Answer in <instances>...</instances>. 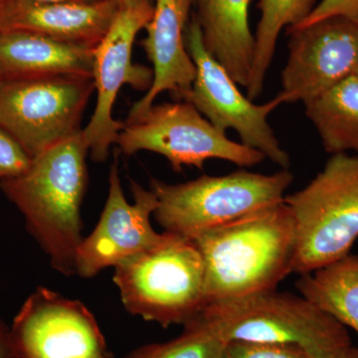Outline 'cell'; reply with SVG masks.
Wrapping results in <instances>:
<instances>
[{
    "mask_svg": "<svg viewBox=\"0 0 358 358\" xmlns=\"http://www.w3.org/2000/svg\"><path fill=\"white\" fill-rule=\"evenodd\" d=\"M334 358H358V348L355 346H350L345 352L339 353L338 357Z\"/></svg>",
    "mask_w": 358,
    "mask_h": 358,
    "instance_id": "obj_28",
    "label": "cell"
},
{
    "mask_svg": "<svg viewBox=\"0 0 358 358\" xmlns=\"http://www.w3.org/2000/svg\"><path fill=\"white\" fill-rule=\"evenodd\" d=\"M121 8L141 6H155V0H112Z\"/></svg>",
    "mask_w": 358,
    "mask_h": 358,
    "instance_id": "obj_26",
    "label": "cell"
},
{
    "mask_svg": "<svg viewBox=\"0 0 358 358\" xmlns=\"http://www.w3.org/2000/svg\"><path fill=\"white\" fill-rule=\"evenodd\" d=\"M134 202L129 203L122 192L119 166L110 167L109 194L100 220L90 236L83 239L76 254V274L92 278L101 271L159 246L169 233H157L150 223L157 206L152 190L131 180Z\"/></svg>",
    "mask_w": 358,
    "mask_h": 358,
    "instance_id": "obj_12",
    "label": "cell"
},
{
    "mask_svg": "<svg viewBox=\"0 0 358 358\" xmlns=\"http://www.w3.org/2000/svg\"><path fill=\"white\" fill-rule=\"evenodd\" d=\"M182 334L166 343L141 346L124 358H219L224 343L202 319L185 324Z\"/></svg>",
    "mask_w": 358,
    "mask_h": 358,
    "instance_id": "obj_21",
    "label": "cell"
},
{
    "mask_svg": "<svg viewBox=\"0 0 358 358\" xmlns=\"http://www.w3.org/2000/svg\"><path fill=\"white\" fill-rule=\"evenodd\" d=\"M195 20L205 49L227 71L235 83L247 88L253 67L255 35L249 24L251 0H194Z\"/></svg>",
    "mask_w": 358,
    "mask_h": 358,
    "instance_id": "obj_17",
    "label": "cell"
},
{
    "mask_svg": "<svg viewBox=\"0 0 358 358\" xmlns=\"http://www.w3.org/2000/svg\"><path fill=\"white\" fill-rule=\"evenodd\" d=\"M18 1L27 2V3H61V2H85L93 3L101 0H18Z\"/></svg>",
    "mask_w": 358,
    "mask_h": 358,
    "instance_id": "obj_27",
    "label": "cell"
},
{
    "mask_svg": "<svg viewBox=\"0 0 358 358\" xmlns=\"http://www.w3.org/2000/svg\"><path fill=\"white\" fill-rule=\"evenodd\" d=\"M31 162L20 143L0 128V179L21 176L29 169Z\"/></svg>",
    "mask_w": 358,
    "mask_h": 358,
    "instance_id": "obj_23",
    "label": "cell"
},
{
    "mask_svg": "<svg viewBox=\"0 0 358 358\" xmlns=\"http://www.w3.org/2000/svg\"><path fill=\"white\" fill-rule=\"evenodd\" d=\"M94 50L37 33L0 30V81L78 75L93 76Z\"/></svg>",
    "mask_w": 358,
    "mask_h": 358,
    "instance_id": "obj_16",
    "label": "cell"
},
{
    "mask_svg": "<svg viewBox=\"0 0 358 358\" xmlns=\"http://www.w3.org/2000/svg\"><path fill=\"white\" fill-rule=\"evenodd\" d=\"M193 2L155 0L152 20L145 27L147 36L141 43L152 62L154 81L145 95L134 103L127 119L145 113L164 92L180 100L192 89L196 67L186 48L185 32Z\"/></svg>",
    "mask_w": 358,
    "mask_h": 358,
    "instance_id": "obj_14",
    "label": "cell"
},
{
    "mask_svg": "<svg viewBox=\"0 0 358 358\" xmlns=\"http://www.w3.org/2000/svg\"><path fill=\"white\" fill-rule=\"evenodd\" d=\"M334 16H343L358 24V0H322L305 20L293 27L312 24Z\"/></svg>",
    "mask_w": 358,
    "mask_h": 358,
    "instance_id": "obj_24",
    "label": "cell"
},
{
    "mask_svg": "<svg viewBox=\"0 0 358 358\" xmlns=\"http://www.w3.org/2000/svg\"><path fill=\"white\" fill-rule=\"evenodd\" d=\"M185 43L196 67V76L180 101L194 106L218 131L226 134L234 129L242 145L262 152L281 169H289L291 157L268 122L271 113L282 105L279 99L275 96L256 105L244 96L227 71L205 49L201 28L194 16L186 28Z\"/></svg>",
    "mask_w": 358,
    "mask_h": 358,
    "instance_id": "obj_9",
    "label": "cell"
},
{
    "mask_svg": "<svg viewBox=\"0 0 358 358\" xmlns=\"http://www.w3.org/2000/svg\"><path fill=\"white\" fill-rule=\"evenodd\" d=\"M0 358H20L14 345L10 327L0 320Z\"/></svg>",
    "mask_w": 358,
    "mask_h": 358,
    "instance_id": "obj_25",
    "label": "cell"
},
{
    "mask_svg": "<svg viewBox=\"0 0 358 358\" xmlns=\"http://www.w3.org/2000/svg\"><path fill=\"white\" fill-rule=\"evenodd\" d=\"M10 331L20 358H84L107 350L88 308L46 288L25 301Z\"/></svg>",
    "mask_w": 358,
    "mask_h": 358,
    "instance_id": "obj_13",
    "label": "cell"
},
{
    "mask_svg": "<svg viewBox=\"0 0 358 358\" xmlns=\"http://www.w3.org/2000/svg\"><path fill=\"white\" fill-rule=\"evenodd\" d=\"M119 11L112 0L93 3H27L14 0L2 17L0 30L37 33L60 43L95 50Z\"/></svg>",
    "mask_w": 358,
    "mask_h": 358,
    "instance_id": "obj_15",
    "label": "cell"
},
{
    "mask_svg": "<svg viewBox=\"0 0 358 358\" xmlns=\"http://www.w3.org/2000/svg\"><path fill=\"white\" fill-rule=\"evenodd\" d=\"M84 358H114V357H113V355L106 350L102 352L96 353V355H91V357Z\"/></svg>",
    "mask_w": 358,
    "mask_h": 358,
    "instance_id": "obj_30",
    "label": "cell"
},
{
    "mask_svg": "<svg viewBox=\"0 0 358 358\" xmlns=\"http://www.w3.org/2000/svg\"><path fill=\"white\" fill-rule=\"evenodd\" d=\"M327 154H358V76L352 75L305 103Z\"/></svg>",
    "mask_w": 358,
    "mask_h": 358,
    "instance_id": "obj_19",
    "label": "cell"
},
{
    "mask_svg": "<svg viewBox=\"0 0 358 358\" xmlns=\"http://www.w3.org/2000/svg\"><path fill=\"white\" fill-rule=\"evenodd\" d=\"M202 319L224 343L298 346L313 358H334L352 346L348 329L303 296L277 289L212 301Z\"/></svg>",
    "mask_w": 358,
    "mask_h": 358,
    "instance_id": "obj_3",
    "label": "cell"
},
{
    "mask_svg": "<svg viewBox=\"0 0 358 358\" xmlns=\"http://www.w3.org/2000/svg\"><path fill=\"white\" fill-rule=\"evenodd\" d=\"M300 275L296 288L301 296L358 334V255L350 253Z\"/></svg>",
    "mask_w": 358,
    "mask_h": 358,
    "instance_id": "obj_18",
    "label": "cell"
},
{
    "mask_svg": "<svg viewBox=\"0 0 358 358\" xmlns=\"http://www.w3.org/2000/svg\"><path fill=\"white\" fill-rule=\"evenodd\" d=\"M204 279L196 245L173 233L159 246L117 264L114 275L126 310L164 329L185 326L203 312Z\"/></svg>",
    "mask_w": 358,
    "mask_h": 358,
    "instance_id": "obj_6",
    "label": "cell"
},
{
    "mask_svg": "<svg viewBox=\"0 0 358 358\" xmlns=\"http://www.w3.org/2000/svg\"><path fill=\"white\" fill-rule=\"evenodd\" d=\"M355 74H357V76H358V69H357V73H355Z\"/></svg>",
    "mask_w": 358,
    "mask_h": 358,
    "instance_id": "obj_31",
    "label": "cell"
},
{
    "mask_svg": "<svg viewBox=\"0 0 358 358\" xmlns=\"http://www.w3.org/2000/svg\"><path fill=\"white\" fill-rule=\"evenodd\" d=\"M13 1L14 0H0V22H1L4 13H6L8 7L13 3Z\"/></svg>",
    "mask_w": 358,
    "mask_h": 358,
    "instance_id": "obj_29",
    "label": "cell"
},
{
    "mask_svg": "<svg viewBox=\"0 0 358 358\" xmlns=\"http://www.w3.org/2000/svg\"><path fill=\"white\" fill-rule=\"evenodd\" d=\"M293 216L296 274L312 273L350 253L358 238V157L331 155L307 186L285 196Z\"/></svg>",
    "mask_w": 358,
    "mask_h": 358,
    "instance_id": "obj_5",
    "label": "cell"
},
{
    "mask_svg": "<svg viewBox=\"0 0 358 358\" xmlns=\"http://www.w3.org/2000/svg\"><path fill=\"white\" fill-rule=\"evenodd\" d=\"M219 358H313L298 346L233 341L224 343Z\"/></svg>",
    "mask_w": 358,
    "mask_h": 358,
    "instance_id": "obj_22",
    "label": "cell"
},
{
    "mask_svg": "<svg viewBox=\"0 0 358 358\" xmlns=\"http://www.w3.org/2000/svg\"><path fill=\"white\" fill-rule=\"evenodd\" d=\"M204 262L206 305L277 289L293 273L296 231L289 207H268L192 240Z\"/></svg>",
    "mask_w": 358,
    "mask_h": 358,
    "instance_id": "obj_2",
    "label": "cell"
},
{
    "mask_svg": "<svg viewBox=\"0 0 358 358\" xmlns=\"http://www.w3.org/2000/svg\"><path fill=\"white\" fill-rule=\"evenodd\" d=\"M155 6L120 9L117 17L103 41L94 50L93 78L96 105L82 134L91 159L106 162L110 148L117 143L124 122L113 117V108L120 90L131 85L138 91H148L154 81V71L134 64L131 51L136 35L152 20Z\"/></svg>",
    "mask_w": 358,
    "mask_h": 358,
    "instance_id": "obj_10",
    "label": "cell"
},
{
    "mask_svg": "<svg viewBox=\"0 0 358 358\" xmlns=\"http://www.w3.org/2000/svg\"><path fill=\"white\" fill-rule=\"evenodd\" d=\"M289 56L282 71V103L303 105L326 93L358 69V24L334 16L289 27Z\"/></svg>",
    "mask_w": 358,
    "mask_h": 358,
    "instance_id": "obj_11",
    "label": "cell"
},
{
    "mask_svg": "<svg viewBox=\"0 0 358 358\" xmlns=\"http://www.w3.org/2000/svg\"><path fill=\"white\" fill-rule=\"evenodd\" d=\"M88 152L81 131L32 159L21 176L0 179V189L24 215L53 268L65 275L76 274L77 250L83 241L81 205L88 185Z\"/></svg>",
    "mask_w": 358,
    "mask_h": 358,
    "instance_id": "obj_1",
    "label": "cell"
},
{
    "mask_svg": "<svg viewBox=\"0 0 358 358\" xmlns=\"http://www.w3.org/2000/svg\"><path fill=\"white\" fill-rule=\"evenodd\" d=\"M293 181L289 169L272 174L238 169L178 185L150 178L157 199L154 216L166 232L192 241L207 231L282 203Z\"/></svg>",
    "mask_w": 358,
    "mask_h": 358,
    "instance_id": "obj_4",
    "label": "cell"
},
{
    "mask_svg": "<svg viewBox=\"0 0 358 358\" xmlns=\"http://www.w3.org/2000/svg\"><path fill=\"white\" fill-rule=\"evenodd\" d=\"M93 76L60 75L0 81V128L30 159L81 133Z\"/></svg>",
    "mask_w": 358,
    "mask_h": 358,
    "instance_id": "obj_8",
    "label": "cell"
},
{
    "mask_svg": "<svg viewBox=\"0 0 358 358\" xmlns=\"http://www.w3.org/2000/svg\"><path fill=\"white\" fill-rule=\"evenodd\" d=\"M315 7V0H260V20L255 34L253 67L247 96L255 101L262 94L280 33L284 28L300 24Z\"/></svg>",
    "mask_w": 358,
    "mask_h": 358,
    "instance_id": "obj_20",
    "label": "cell"
},
{
    "mask_svg": "<svg viewBox=\"0 0 358 358\" xmlns=\"http://www.w3.org/2000/svg\"><path fill=\"white\" fill-rule=\"evenodd\" d=\"M117 145L124 155L147 150L164 155L174 171L183 166L202 169L209 159L226 160L245 169L266 159L262 152L229 140L185 101L152 105L127 119Z\"/></svg>",
    "mask_w": 358,
    "mask_h": 358,
    "instance_id": "obj_7",
    "label": "cell"
}]
</instances>
